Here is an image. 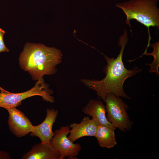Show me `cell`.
<instances>
[{
  "label": "cell",
  "instance_id": "obj_1",
  "mask_svg": "<svg viewBox=\"0 0 159 159\" xmlns=\"http://www.w3.org/2000/svg\"><path fill=\"white\" fill-rule=\"evenodd\" d=\"M127 35V30H125L123 34L120 37L118 46L121 48L116 58H110L104 55L107 64L104 69L106 76L103 79H83L81 80L87 87L95 90L98 96L104 102L106 95L109 93L117 96L130 99L124 92V83L127 78L142 71L138 67L128 70L124 65L122 57L124 48L128 41Z\"/></svg>",
  "mask_w": 159,
  "mask_h": 159
},
{
  "label": "cell",
  "instance_id": "obj_2",
  "mask_svg": "<svg viewBox=\"0 0 159 159\" xmlns=\"http://www.w3.org/2000/svg\"><path fill=\"white\" fill-rule=\"evenodd\" d=\"M60 50L40 43H27L19 59L20 67L27 72L34 80L45 75H52L57 71V65L62 61Z\"/></svg>",
  "mask_w": 159,
  "mask_h": 159
},
{
  "label": "cell",
  "instance_id": "obj_3",
  "mask_svg": "<svg viewBox=\"0 0 159 159\" xmlns=\"http://www.w3.org/2000/svg\"><path fill=\"white\" fill-rule=\"evenodd\" d=\"M158 0H130L117 3L115 6L121 9L126 15L125 22L131 27L130 20L134 19L146 26L148 33L149 47L151 39L149 27L159 29V9L157 6Z\"/></svg>",
  "mask_w": 159,
  "mask_h": 159
},
{
  "label": "cell",
  "instance_id": "obj_4",
  "mask_svg": "<svg viewBox=\"0 0 159 159\" xmlns=\"http://www.w3.org/2000/svg\"><path fill=\"white\" fill-rule=\"evenodd\" d=\"M53 93V91L42 78L37 80L33 87L24 92L14 93L5 90L1 91L0 107L6 109L16 107L21 104L23 100L35 96H41L44 100L52 103L54 101L52 95Z\"/></svg>",
  "mask_w": 159,
  "mask_h": 159
},
{
  "label": "cell",
  "instance_id": "obj_5",
  "mask_svg": "<svg viewBox=\"0 0 159 159\" xmlns=\"http://www.w3.org/2000/svg\"><path fill=\"white\" fill-rule=\"evenodd\" d=\"M104 102L108 121L116 129L118 128L124 132L130 130L133 122L127 112L128 106L120 97L111 93L106 95Z\"/></svg>",
  "mask_w": 159,
  "mask_h": 159
},
{
  "label": "cell",
  "instance_id": "obj_6",
  "mask_svg": "<svg viewBox=\"0 0 159 159\" xmlns=\"http://www.w3.org/2000/svg\"><path fill=\"white\" fill-rule=\"evenodd\" d=\"M69 126H62L56 130L50 143L60 155V159L66 157L75 159L81 149L80 145L73 143L67 137L69 133Z\"/></svg>",
  "mask_w": 159,
  "mask_h": 159
},
{
  "label": "cell",
  "instance_id": "obj_7",
  "mask_svg": "<svg viewBox=\"0 0 159 159\" xmlns=\"http://www.w3.org/2000/svg\"><path fill=\"white\" fill-rule=\"evenodd\" d=\"M6 110L9 114V127L15 136L17 138L23 137L32 131L34 125L24 113L16 107Z\"/></svg>",
  "mask_w": 159,
  "mask_h": 159
},
{
  "label": "cell",
  "instance_id": "obj_8",
  "mask_svg": "<svg viewBox=\"0 0 159 159\" xmlns=\"http://www.w3.org/2000/svg\"><path fill=\"white\" fill-rule=\"evenodd\" d=\"M58 114L57 110L47 108L45 119L40 124L34 126L32 131L30 133L31 136L38 137L42 142H50L54 134L52 128Z\"/></svg>",
  "mask_w": 159,
  "mask_h": 159
},
{
  "label": "cell",
  "instance_id": "obj_9",
  "mask_svg": "<svg viewBox=\"0 0 159 159\" xmlns=\"http://www.w3.org/2000/svg\"><path fill=\"white\" fill-rule=\"evenodd\" d=\"M98 125L88 116L84 117L80 123L70 124L69 135L68 138L72 142L79 139L85 136H94Z\"/></svg>",
  "mask_w": 159,
  "mask_h": 159
},
{
  "label": "cell",
  "instance_id": "obj_10",
  "mask_svg": "<svg viewBox=\"0 0 159 159\" xmlns=\"http://www.w3.org/2000/svg\"><path fill=\"white\" fill-rule=\"evenodd\" d=\"M82 111L84 114L91 116L92 119L98 125H105L115 130L107 119L105 106L101 101L90 100Z\"/></svg>",
  "mask_w": 159,
  "mask_h": 159
},
{
  "label": "cell",
  "instance_id": "obj_11",
  "mask_svg": "<svg viewBox=\"0 0 159 159\" xmlns=\"http://www.w3.org/2000/svg\"><path fill=\"white\" fill-rule=\"evenodd\" d=\"M21 159H60V155L50 142L35 144L25 154Z\"/></svg>",
  "mask_w": 159,
  "mask_h": 159
},
{
  "label": "cell",
  "instance_id": "obj_12",
  "mask_svg": "<svg viewBox=\"0 0 159 159\" xmlns=\"http://www.w3.org/2000/svg\"><path fill=\"white\" fill-rule=\"evenodd\" d=\"M95 137L100 146L102 148L109 149L117 144L114 130L105 125H98Z\"/></svg>",
  "mask_w": 159,
  "mask_h": 159
},
{
  "label": "cell",
  "instance_id": "obj_13",
  "mask_svg": "<svg viewBox=\"0 0 159 159\" xmlns=\"http://www.w3.org/2000/svg\"><path fill=\"white\" fill-rule=\"evenodd\" d=\"M149 46L153 47V50L151 53H148L147 52L143 53L142 55H152L154 57L153 62L150 63H146L145 64L149 65L151 67L150 68L149 70V72L151 73L154 72L159 75L158 67L159 66V42H157L152 44H150Z\"/></svg>",
  "mask_w": 159,
  "mask_h": 159
},
{
  "label": "cell",
  "instance_id": "obj_14",
  "mask_svg": "<svg viewBox=\"0 0 159 159\" xmlns=\"http://www.w3.org/2000/svg\"><path fill=\"white\" fill-rule=\"evenodd\" d=\"M5 33L4 31L0 28V53L4 52H9V50L6 47L3 40V37Z\"/></svg>",
  "mask_w": 159,
  "mask_h": 159
},
{
  "label": "cell",
  "instance_id": "obj_15",
  "mask_svg": "<svg viewBox=\"0 0 159 159\" xmlns=\"http://www.w3.org/2000/svg\"><path fill=\"white\" fill-rule=\"evenodd\" d=\"M11 159L9 154L6 151H0V159Z\"/></svg>",
  "mask_w": 159,
  "mask_h": 159
},
{
  "label": "cell",
  "instance_id": "obj_16",
  "mask_svg": "<svg viewBox=\"0 0 159 159\" xmlns=\"http://www.w3.org/2000/svg\"><path fill=\"white\" fill-rule=\"evenodd\" d=\"M0 90L1 91H3L4 90H5L0 87Z\"/></svg>",
  "mask_w": 159,
  "mask_h": 159
}]
</instances>
